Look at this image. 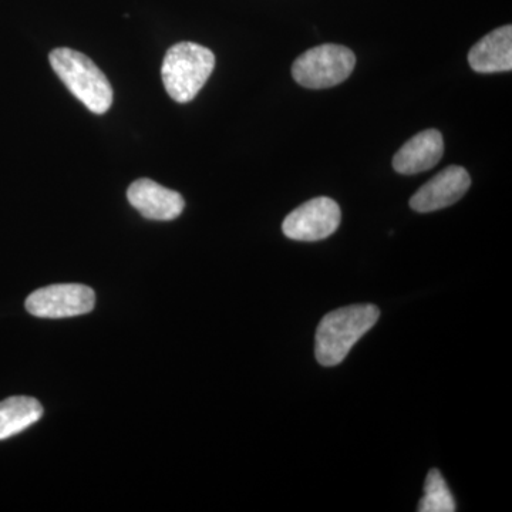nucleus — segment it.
Returning a JSON list of instances; mask_svg holds the SVG:
<instances>
[{"label":"nucleus","instance_id":"1","mask_svg":"<svg viewBox=\"0 0 512 512\" xmlns=\"http://www.w3.org/2000/svg\"><path fill=\"white\" fill-rule=\"evenodd\" d=\"M379 316V308L369 303L328 313L316 330L315 355L320 365H340L362 336L376 325Z\"/></svg>","mask_w":512,"mask_h":512},{"label":"nucleus","instance_id":"3","mask_svg":"<svg viewBox=\"0 0 512 512\" xmlns=\"http://www.w3.org/2000/svg\"><path fill=\"white\" fill-rule=\"evenodd\" d=\"M215 67V56L207 47L181 42L168 49L161 67L165 90L177 103H188L200 93Z\"/></svg>","mask_w":512,"mask_h":512},{"label":"nucleus","instance_id":"4","mask_svg":"<svg viewBox=\"0 0 512 512\" xmlns=\"http://www.w3.org/2000/svg\"><path fill=\"white\" fill-rule=\"evenodd\" d=\"M355 66V53L348 47L322 45L306 50L295 60L292 76L306 89H329L345 82Z\"/></svg>","mask_w":512,"mask_h":512},{"label":"nucleus","instance_id":"7","mask_svg":"<svg viewBox=\"0 0 512 512\" xmlns=\"http://www.w3.org/2000/svg\"><path fill=\"white\" fill-rule=\"evenodd\" d=\"M471 185L470 174L466 168L451 165L441 171L429 183L424 184L410 200V207L417 212L443 210L456 204L466 195Z\"/></svg>","mask_w":512,"mask_h":512},{"label":"nucleus","instance_id":"6","mask_svg":"<svg viewBox=\"0 0 512 512\" xmlns=\"http://www.w3.org/2000/svg\"><path fill=\"white\" fill-rule=\"evenodd\" d=\"M340 220L342 212L336 201L328 197L313 198L285 218L282 231L293 241H322L335 234Z\"/></svg>","mask_w":512,"mask_h":512},{"label":"nucleus","instance_id":"11","mask_svg":"<svg viewBox=\"0 0 512 512\" xmlns=\"http://www.w3.org/2000/svg\"><path fill=\"white\" fill-rule=\"evenodd\" d=\"M43 416L42 404L33 397L15 396L0 402V440L29 429Z\"/></svg>","mask_w":512,"mask_h":512},{"label":"nucleus","instance_id":"5","mask_svg":"<svg viewBox=\"0 0 512 512\" xmlns=\"http://www.w3.org/2000/svg\"><path fill=\"white\" fill-rule=\"evenodd\" d=\"M96 295L92 288L79 284L46 286L26 299V309L43 319L73 318L92 312Z\"/></svg>","mask_w":512,"mask_h":512},{"label":"nucleus","instance_id":"10","mask_svg":"<svg viewBox=\"0 0 512 512\" xmlns=\"http://www.w3.org/2000/svg\"><path fill=\"white\" fill-rule=\"evenodd\" d=\"M468 63L477 73L510 72L512 69V28L495 29L468 53Z\"/></svg>","mask_w":512,"mask_h":512},{"label":"nucleus","instance_id":"9","mask_svg":"<svg viewBox=\"0 0 512 512\" xmlns=\"http://www.w3.org/2000/svg\"><path fill=\"white\" fill-rule=\"evenodd\" d=\"M444 153V141L440 131H421L406 144L393 158V168L399 174L424 173L436 167Z\"/></svg>","mask_w":512,"mask_h":512},{"label":"nucleus","instance_id":"12","mask_svg":"<svg viewBox=\"0 0 512 512\" xmlns=\"http://www.w3.org/2000/svg\"><path fill=\"white\" fill-rule=\"evenodd\" d=\"M419 512H454L456 501L448 490L446 480L439 470L433 468L424 484V495L419 503Z\"/></svg>","mask_w":512,"mask_h":512},{"label":"nucleus","instance_id":"2","mask_svg":"<svg viewBox=\"0 0 512 512\" xmlns=\"http://www.w3.org/2000/svg\"><path fill=\"white\" fill-rule=\"evenodd\" d=\"M50 64L76 99L94 114H104L113 104V89L93 60L67 47L50 53Z\"/></svg>","mask_w":512,"mask_h":512},{"label":"nucleus","instance_id":"8","mask_svg":"<svg viewBox=\"0 0 512 512\" xmlns=\"http://www.w3.org/2000/svg\"><path fill=\"white\" fill-rule=\"evenodd\" d=\"M127 198L144 218L153 221H173L185 207L183 195L148 178L134 181L128 188Z\"/></svg>","mask_w":512,"mask_h":512}]
</instances>
